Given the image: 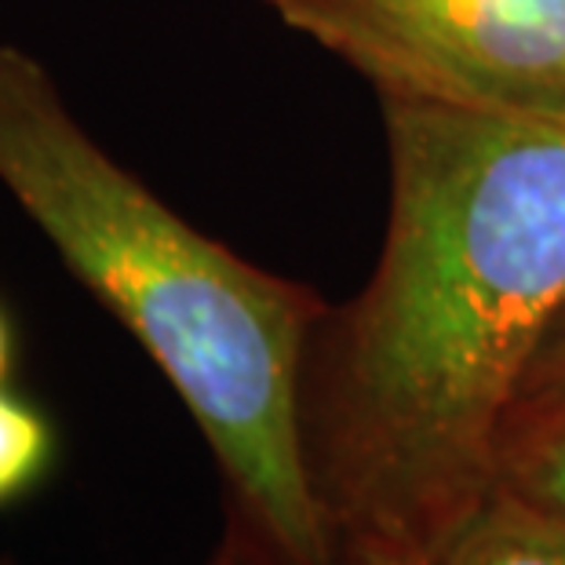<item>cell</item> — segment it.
<instances>
[{
  "label": "cell",
  "mask_w": 565,
  "mask_h": 565,
  "mask_svg": "<svg viewBox=\"0 0 565 565\" xmlns=\"http://www.w3.org/2000/svg\"><path fill=\"white\" fill-rule=\"evenodd\" d=\"M376 274L310 340L303 441L340 547L416 565L497 486V445L565 303V125L383 99Z\"/></svg>",
  "instance_id": "1"
},
{
  "label": "cell",
  "mask_w": 565,
  "mask_h": 565,
  "mask_svg": "<svg viewBox=\"0 0 565 565\" xmlns=\"http://www.w3.org/2000/svg\"><path fill=\"white\" fill-rule=\"evenodd\" d=\"M0 186L175 387L226 508L292 565H340L303 441V372L329 303L175 215L15 44H0Z\"/></svg>",
  "instance_id": "2"
},
{
  "label": "cell",
  "mask_w": 565,
  "mask_h": 565,
  "mask_svg": "<svg viewBox=\"0 0 565 565\" xmlns=\"http://www.w3.org/2000/svg\"><path fill=\"white\" fill-rule=\"evenodd\" d=\"M383 99L565 125V0H263Z\"/></svg>",
  "instance_id": "3"
},
{
  "label": "cell",
  "mask_w": 565,
  "mask_h": 565,
  "mask_svg": "<svg viewBox=\"0 0 565 565\" xmlns=\"http://www.w3.org/2000/svg\"><path fill=\"white\" fill-rule=\"evenodd\" d=\"M416 565H565V522L497 482Z\"/></svg>",
  "instance_id": "4"
},
{
  "label": "cell",
  "mask_w": 565,
  "mask_h": 565,
  "mask_svg": "<svg viewBox=\"0 0 565 565\" xmlns=\"http://www.w3.org/2000/svg\"><path fill=\"white\" fill-rule=\"evenodd\" d=\"M497 482L565 522V394L511 405L497 445Z\"/></svg>",
  "instance_id": "5"
},
{
  "label": "cell",
  "mask_w": 565,
  "mask_h": 565,
  "mask_svg": "<svg viewBox=\"0 0 565 565\" xmlns=\"http://www.w3.org/2000/svg\"><path fill=\"white\" fill-rule=\"evenodd\" d=\"M55 463V427L33 402L0 387V511L38 492Z\"/></svg>",
  "instance_id": "6"
},
{
  "label": "cell",
  "mask_w": 565,
  "mask_h": 565,
  "mask_svg": "<svg viewBox=\"0 0 565 565\" xmlns=\"http://www.w3.org/2000/svg\"><path fill=\"white\" fill-rule=\"evenodd\" d=\"M562 394H565V303L555 315V321L547 324L544 340H540L533 362L525 369L519 402L562 398Z\"/></svg>",
  "instance_id": "7"
},
{
  "label": "cell",
  "mask_w": 565,
  "mask_h": 565,
  "mask_svg": "<svg viewBox=\"0 0 565 565\" xmlns=\"http://www.w3.org/2000/svg\"><path fill=\"white\" fill-rule=\"evenodd\" d=\"M204 565H292L267 536L256 533L242 514L226 508V529Z\"/></svg>",
  "instance_id": "8"
},
{
  "label": "cell",
  "mask_w": 565,
  "mask_h": 565,
  "mask_svg": "<svg viewBox=\"0 0 565 565\" xmlns=\"http://www.w3.org/2000/svg\"><path fill=\"white\" fill-rule=\"evenodd\" d=\"M11 369H15V335H11V321L0 310V387L8 383Z\"/></svg>",
  "instance_id": "9"
},
{
  "label": "cell",
  "mask_w": 565,
  "mask_h": 565,
  "mask_svg": "<svg viewBox=\"0 0 565 565\" xmlns=\"http://www.w3.org/2000/svg\"><path fill=\"white\" fill-rule=\"evenodd\" d=\"M340 565H405V562L372 547H340Z\"/></svg>",
  "instance_id": "10"
},
{
  "label": "cell",
  "mask_w": 565,
  "mask_h": 565,
  "mask_svg": "<svg viewBox=\"0 0 565 565\" xmlns=\"http://www.w3.org/2000/svg\"><path fill=\"white\" fill-rule=\"evenodd\" d=\"M0 565H8V562H0Z\"/></svg>",
  "instance_id": "11"
}]
</instances>
